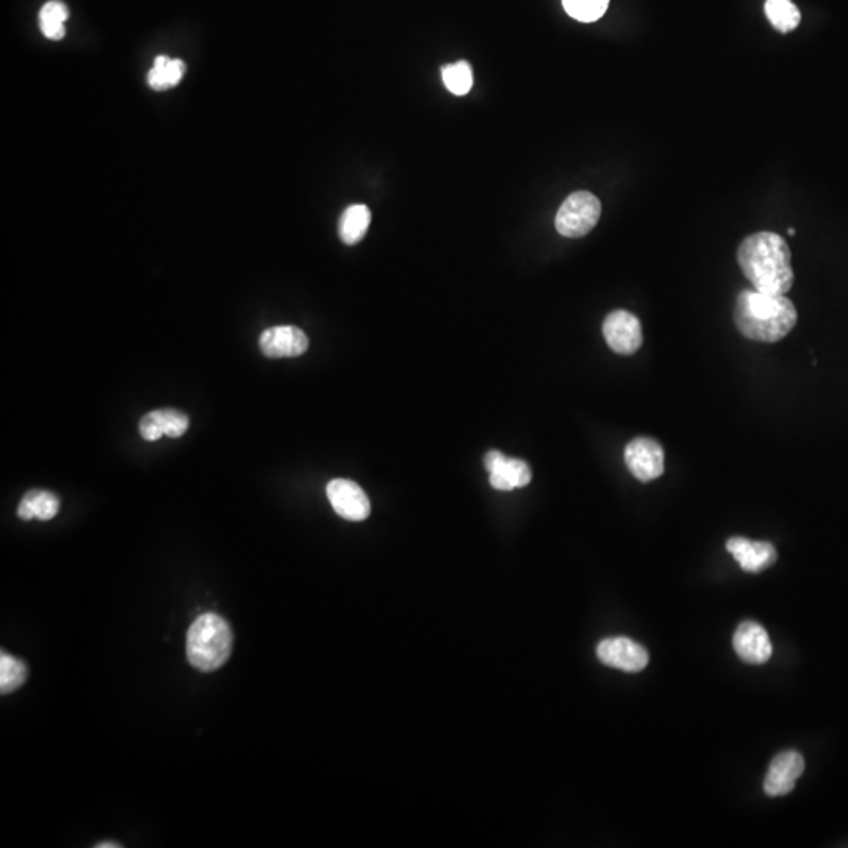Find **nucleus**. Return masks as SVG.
Returning a JSON list of instances; mask_svg holds the SVG:
<instances>
[{
  "label": "nucleus",
  "instance_id": "f257e3e1",
  "mask_svg": "<svg viewBox=\"0 0 848 848\" xmlns=\"http://www.w3.org/2000/svg\"><path fill=\"white\" fill-rule=\"evenodd\" d=\"M737 260L756 291L784 296L794 286L792 253L779 234H751L740 244Z\"/></svg>",
  "mask_w": 848,
  "mask_h": 848
},
{
  "label": "nucleus",
  "instance_id": "f03ea898",
  "mask_svg": "<svg viewBox=\"0 0 848 848\" xmlns=\"http://www.w3.org/2000/svg\"><path fill=\"white\" fill-rule=\"evenodd\" d=\"M735 326L748 340L776 343L787 337L798 321L792 300L779 294L743 291L734 310Z\"/></svg>",
  "mask_w": 848,
  "mask_h": 848
},
{
  "label": "nucleus",
  "instance_id": "7ed1b4c3",
  "mask_svg": "<svg viewBox=\"0 0 848 848\" xmlns=\"http://www.w3.org/2000/svg\"><path fill=\"white\" fill-rule=\"evenodd\" d=\"M186 649L191 665L203 673L222 668L233 651L230 624L216 613L200 616L187 632Z\"/></svg>",
  "mask_w": 848,
  "mask_h": 848
},
{
  "label": "nucleus",
  "instance_id": "20e7f679",
  "mask_svg": "<svg viewBox=\"0 0 848 848\" xmlns=\"http://www.w3.org/2000/svg\"><path fill=\"white\" fill-rule=\"evenodd\" d=\"M602 214L599 198L591 192H574L556 214L555 227L564 238H583L596 227Z\"/></svg>",
  "mask_w": 848,
  "mask_h": 848
},
{
  "label": "nucleus",
  "instance_id": "39448f33",
  "mask_svg": "<svg viewBox=\"0 0 848 848\" xmlns=\"http://www.w3.org/2000/svg\"><path fill=\"white\" fill-rule=\"evenodd\" d=\"M627 468L641 483H649L665 472V453L660 443L649 437H636L626 446Z\"/></svg>",
  "mask_w": 848,
  "mask_h": 848
},
{
  "label": "nucleus",
  "instance_id": "423d86ee",
  "mask_svg": "<svg viewBox=\"0 0 848 848\" xmlns=\"http://www.w3.org/2000/svg\"><path fill=\"white\" fill-rule=\"evenodd\" d=\"M604 337L611 351L621 355H633L643 344V329L640 319L630 311H611L604 321Z\"/></svg>",
  "mask_w": 848,
  "mask_h": 848
},
{
  "label": "nucleus",
  "instance_id": "0eeeda50",
  "mask_svg": "<svg viewBox=\"0 0 848 848\" xmlns=\"http://www.w3.org/2000/svg\"><path fill=\"white\" fill-rule=\"evenodd\" d=\"M327 498L338 516L351 522L368 519L371 512L370 498L362 487L349 479H333L327 484Z\"/></svg>",
  "mask_w": 848,
  "mask_h": 848
},
{
  "label": "nucleus",
  "instance_id": "6e6552de",
  "mask_svg": "<svg viewBox=\"0 0 848 848\" xmlns=\"http://www.w3.org/2000/svg\"><path fill=\"white\" fill-rule=\"evenodd\" d=\"M597 657L604 665L621 669L626 673H640L649 663V654L646 649L624 636L600 641L597 646Z\"/></svg>",
  "mask_w": 848,
  "mask_h": 848
},
{
  "label": "nucleus",
  "instance_id": "1a4fd4ad",
  "mask_svg": "<svg viewBox=\"0 0 848 848\" xmlns=\"http://www.w3.org/2000/svg\"><path fill=\"white\" fill-rule=\"evenodd\" d=\"M803 773H805V759L798 751L789 750L779 753L765 775V794L772 798L790 794Z\"/></svg>",
  "mask_w": 848,
  "mask_h": 848
},
{
  "label": "nucleus",
  "instance_id": "9d476101",
  "mask_svg": "<svg viewBox=\"0 0 848 848\" xmlns=\"http://www.w3.org/2000/svg\"><path fill=\"white\" fill-rule=\"evenodd\" d=\"M484 467L490 475V486L503 492L528 486L533 476L527 462L511 459L497 450L489 451L484 456Z\"/></svg>",
  "mask_w": 848,
  "mask_h": 848
},
{
  "label": "nucleus",
  "instance_id": "9b49d317",
  "mask_svg": "<svg viewBox=\"0 0 848 848\" xmlns=\"http://www.w3.org/2000/svg\"><path fill=\"white\" fill-rule=\"evenodd\" d=\"M735 654L748 665H764L772 657L773 647L767 630L754 621H745L732 638Z\"/></svg>",
  "mask_w": 848,
  "mask_h": 848
},
{
  "label": "nucleus",
  "instance_id": "f8f14e48",
  "mask_svg": "<svg viewBox=\"0 0 848 848\" xmlns=\"http://www.w3.org/2000/svg\"><path fill=\"white\" fill-rule=\"evenodd\" d=\"M307 335L294 326H277L264 330L260 337V349L269 359H291L307 352Z\"/></svg>",
  "mask_w": 848,
  "mask_h": 848
},
{
  "label": "nucleus",
  "instance_id": "ddd939ff",
  "mask_svg": "<svg viewBox=\"0 0 848 848\" xmlns=\"http://www.w3.org/2000/svg\"><path fill=\"white\" fill-rule=\"evenodd\" d=\"M726 549L734 556L743 571L750 574H759L773 566L778 560V553L770 542L750 541V539L735 536L726 542Z\"/></svg>",
  "mask_w": 848,
  "mask_h": 848
},
{
  "label": "nucleus",
  "instance_id": "4468645a",
  "mask_svg": "<svg viewBox=\"0 0 848 848\" xmlns=\"http://www.w3.org/2000/svg\"><path fill=\"white\" fill-rule=\"evenodd\" d=\"M189 429V418L175 409L153 410L140 420L139 431L143 440L156 442L162 435L180 439Z\"/></svg>",
  "mask_w": 848,
  "mask_h": 848
},
{
  "label": "nucleus",
  "instance_id": "2eb2a0df",
  "mask_svg": "<svg viewBox=\"0 0 848 848\" xmlns=\"http://www.w3.org/2000/svg\"><path fill=\"white\" fill-rule=\"evenodd\" d=\"M60 500L48 490L33 489L22 497L18 506V516L22 520H51L57 516Z\"/></svg>",
  "mask_w": 848,
  "mask_h": 848
},
{
  "label": "nucleus",
  "instance_id": "dca6fc26",
  "mask_svg": "<svg viewBox=\"0 0 848 848\" xmlns=\"http://www.w3.org/2000/svg\"><path fill=\"white\" fill-rule=\"evenodd\" d=\"M371 212L368 206L352 205L344 209L338 223V233L341 241L346 245L359 244L365 238L366 231L370 228Z\"/></svg>",
  "mask_w": 848,
  "mask_h": 848
},
{
  "label": "nucleus",
  "instance_id": "f3484780",
  "mask_svg": "<svg viewBox=\"0 0 848 848\" xmlns=\"http://www.w3.org/2000/svg\"><path fill=\"white\" fill-rule=\"evenodd\" d=\"M70 18V10L60 0H51L40 10V29L49 40L60 41L65 38V22Z\"/></svg>",
  "mask_w": 848,
  "mask_h": 848
},
{
  "label": "nucleus",
  "instance_id": "a211bd4d",
  "mask_svg": "<svg viewBox=\"0 0 848 848\" xmlns=\"http://www.w3.org/2000/svg\"><path fill=\"white\" fill-rule=\"evenodd\" d=\"M765 15L772 26L783 33L797 29L801 21L800 10L792 0H767Z\"/></svg>",
  "mask_w": 848,
  "mask_h": 848
},
{
  "label": "nucleus",
  "instance_id": "6ab92c4d",
  "mask_svg": "<svg viewBox=\"0 0 848 848\" xmlns=\"http://www.w3.org/2000/svg\"><path fill=\"white\" fill-rule=\"evenodd\" d=\"M27 679L26 663L11 657L7 652L0 655V693L7 695L18 690Z\"/></svg>",
  "mask_w": 848,
  "mask_h": 848
},
{
  "label": "nucleus",
  "instance_id": "aec40b11",
  "mask_svg": "<svg viewBox=\"0 0 848 848\" xmlns=\"http://www.w3.org/2000/svg\"><path fill=\"white\" fill-rule=\"evenodd\" d=\"M442 77L443 84L454 95L464 96L472 90L473 70L470 63L465 60L443 66Z\"/></svg>",
  "mask_w": 848,
  "mask_h": 848
},
{
  "label": "nucleus",
  "instance_id": "412c9836",
  "mask_svg": "<svg viewBox=\"0 0 848 848\" xmlns=\"http://www.w3.org/2000/svg\"><path fill=\"white\" fill-rule=\"evenodd\" d=\"M610 0H563L567 15L580 22H594L602 18Z\"/></svg>",
  "mask_w": 848,
  "mask_h": 848
},
{
  "label": "nucleus",
  "instance_id": "4be33fe9",
  "mask_svg": "<svg viewBox=\"0 0 848 848\" xmlns=\"http://www.w3.org/2000/svg\"><path fill=\"white\" fill-rule=\"evenodd\" d=\"M170 62V57L167 55H158L156 59H154V66L151 68L150 73H148V84L153 90L156 92H164V90H169V85H167V77H165V65Z\"/></svg>",
  "mask_w": 848,
  "mask_h": 848
},
{
  "label": "nucleus",
  "instance_id": "5701e85b",
  "mask_svg": "<svg viewBox=\"0 0 848 848\" xmlns=\"http://www.w3.org/2000/svg\"><path fill=\"white\" fill-rule=\"evenodd\" d=\"M184 73H186V63L180 59H170V62L165 65V77H167L169 88L180 84Z\"/></svg>",
  "mask_w": 848,
  "mask_h": 848
},
{
  "label": "nucleus",
  "instance_id": "b1692460",
  "mask_svg": "<svg viewBox=\"0 0 848 848\" xmlns=\"http://www.w3.org/2000/svg\"><path fill=\"white\" fill-rule=\"evenodd\" d=\"M96 847H98V848H121V844H118V842H114V844H112V842H103V844H98V845H96Z\"/></svg>",
  "mask_w": 848,
  "mask_h": 848
}]
</instances>
